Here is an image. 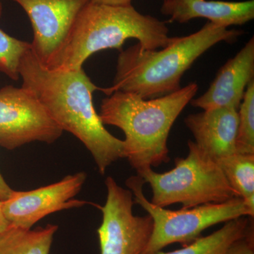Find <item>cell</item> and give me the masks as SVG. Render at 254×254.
Here are the masks:
<instances>
[{
  "instance_id": "obj_18",
  "label": "cell",
  "mask_w": 254,
  "mask_h": 254,
  "mask_svg": "<svg viewBox=\"0 0 254 254\" xmlns=\"http://www.w3.org/2000/svg\"><path fill=\"white\" fill-rule=\"evenodd\" d=\"M30 48L29 43L10 36L0 28V71L14 81L19 79L20 61Z\"/></svg>"
},
{
  "instance_id": "obj_2",
  "label": "cell",
  "mask_w": 254,
  "mask_h": 254,
  "mask_svg": "<svg viewBox=\"0 0 254 254\" xmlns=\"http://www.w3.org/2000/svg\"><path fill=\"white\" fill-rule=\"evenodd\" d=\"M242 34L208 21L199 31L175 37L159 50L143 49L137 43L120 51L113 85L100 90L107 95L115 91L134 93L143 99L170 94L182 88V76L207 50L220 42H235Z\"/></svg>"
},
{
  "instance_id": "obj_19",
  "label": "cell",
  "mask_w": 254,
  "mask_h": 254,
  "mask_svg": "<svg viewBox=\"0 0 254 254\" xmlns=\"http://www.w3.org/2000/svg\"><path fill=\"white\" fill-rule=\"evenodd\" d=\"M223 254H254L253 222H251L245 236L233 242Z\"/></svg>"
},
{
  "instance_id": "obj_17",
  "label": "cell",
  "mask_w": 254,
  "mask_h": 254,
  "mask_svg": "<svg viewBox=\"0 0 254 254\" xmlns=\"http://www.w3.org/2000/svg\"><path fill=\"white\" fill-rule=\"evenodd\" d=\"M237 113L236 153L254 154V80L247 86Z\"/></svg>"
},
{
  "instance_id": "obj_4",
  "label": "cell",
  "mask_w": 254,
  "mask_h": 254,
  "mask_svg": "<svg viewBox=\"0 0 254 254\" xmlns=\"http://www.w3.org/2000/svg\"><path fill=\"white\" fill-rule=\"evenodd\" d=\"M131 38L145 50L165 48L173 40L165 22L141 14L132 5L110 6L90 1L80 11L63 49L48 68L80 69L92 55L111 48L122 51L125 42Z\"/></svg>"
},
{
  "instance_id": "obj_10",
  "label": "cell",
  "mask_w": 254,
  "mask_h": 254,
  "mask_svg": "<svg viewBox=\"0 0 254 254\" xmlns=\"http://www.w3.org/2000/svg\"><path fill=\"white\" fill-rule=\"evenodd\" d=\"M86 177V173L80 172L36 190H14L7 199L2 201L5 217L10 225L31 230L50 214L83 206L86 201L73 198L79 193Z\"/></svg>"
},
{
  "instance_id": "obj_20",
  "label": "cell",
  "mask_w": 254,
  "mask_h": 254,
  "mask_svg": "<svg viewBox=\"0 0 254 254\" xmlns=\"http://www.w3.org/2000/svg\"><path fill=\"white\" fill-rule=\"evenodd\" d=\"M13 190H14L6 183L4 177L0 173V200L4 201L7 199L11 193H12Z\"/></svg>"
},
{
  "instance_id": "obj_16",
  "label": "cell",
  "mask_w": 254,
  "mask_h": 254,
  "mask_svg": "<svg viewBox=\"0 0 254 254\" xmlns=\"http://www.w3.org/2000/svg\"><path fill=\"white\" fill-rule=\"evenodd\" d=\"M217 162L238 196L254 210V154L235 153Z\"/></svg>"
},
{
  "instance_id": "obj_5",
  "label": "cell",
  "mask_w": 254,
  "mask_h": 254,
  "mask_svg": "<svg viewBox=\"0 0 254 254\" xmlns=\"http://www.w3.org/2000/svg\"><path fill=\"white\" fill-rule=\"evenodd\" d=\"M188 148L186 158L175 159V168L170 171L158 173L149 168L137 172L151 187L152 203L162 208L182 203V208H190L239 197L218 162L191 140L188 141Z\"/></svg>"
},
{
  "instance_id": "obj_15",
  "label": "cell",
  "mask_w": 254,
  "mask_h": 254,
  "mask_svg": "<svg viewBox=\"0 0 254 254\" xmlns=\"http://www.w3.org/2000/svg\"><path fill=\"white\" fill-rule=\"evenodd\" d=\"M251 222L246 216L234 219L225 222L220 230L208 236L198 237L180 250L160 251L155 254H223L233 242L245 236Z\"/></svg>"
},
{
  "instance_id": "obj_14",
  "label": "cell",
  "mask_w": 254,
  "mask_h": 254,
  "mask_svg": "<svg viewBox=\"0 0 254 254\" xmlns=\"http://www.w3.org/2000/svg\"><path fill=\"white\" fill-rule=\"evenodd\" d=\"M58 225L35 230L10 225L0 233V254H49Z\"/></svg>"
},
{
  "instance_id": "obj_7",
  "label": "cell",
  "mask_w": 254,
  "mask_h": 254,
  "mask_svg": "<svg viewBox=\"0 0 254 254\" xmlns=\"http://www.w3.org/2000/svg\"><path fill=\"white\" fill-rule=\"evenodd\" d=\"M105 185V204L96 205L103 213L98 230L100 254H141L151 236L153 219L148 214H133V193L120 187L113 177H107Z\"/></svg>"
},
{
  "instance_id": "obj_13",
  "label": "cell",
  "mask_w": 254,
  "mask_h": 254,
  "mask_svg": "<svg viewBox=\"0 0 254 254\" xmlns=\"http://www.w3.org/2000/svg\"><path fill=\"white\" fill-rule=\"evenodd\" d=\"M160 11L172 21L183 23L193 18H204L218 26L227 28L245 24L254 19V0H164Z\"/></svg>"
},
{
  "instance_id": "obj_22",
  "label": "cell",
  "mask_w": 254,
  "mask_h": 254,
  "mask_svg": "<svg viewBox=\"0 0 254 254\" xmlns=\"http://www.w3.org/2000/svg\"><path fill=\"white\" fill-rule=\"evenodd\" d=\"M10 226V223L5 217L2 208V201L0 200V233L4 232Z\"/></svg>"
},
{
  "instance_id": "obj_3",
  "label": "cell",
  "mask_w": 254,
  "mask_h": 254,
  "mask_svg": "<svg viewBox=\"0 0 254 254\" xmlns=\"http://www.w3.org/2000/svg\"><path fill=\"white\" fill-rule=\"evenodd\" d=\"M198 90V84L193 82L178 91L152 99L115 91L103 100L100 120L104 125L123 130L125 158L136 172L170 161L169 133Z\"/></svg>"
},
{
  "instance_id": "obj_9",
  "label": "cell",
  "mask_w": 254,
  "mask_h": 254,
  "mask_svg": "<svg viewBox=\"0 0 254 254\" xmlns=\"http://www.w3.org/2000/svg\"><path fill=\"white\" fill-rule=\"evenodd\" d=\"M27 14L33 31L31 50L50 68L67 40L78 14L90 0H13Z\"/></svg>"
},
{
  "instance_id": "obj_21",
  "label": "cell",
  "mask_w": 254,
  "mask_h": 254,
  "mask_svg": "<svg viewBox=\"0 0 254 254\" xmlns=\"http://www.w3.org/2000/svg\"><path fill=\"white\" fill-rule=\"evenodd\" d=\"M95 4L110 5V6H126L131 5L132 0H90Z\"/></svg>"
},
{
  "instance_id": "obj_11",
  "label": "cell",
  "mask_w": 254,
  "mask_h": 254,
  "mask_svg": "<svg viewBox=\"0 0 254 254\" xmlns=\"http://www.w3.org/2000/svg\"><path fill=\"white\" fill-rule=\"evenodd\" d=\"M254 78V38L252 37L219 70L208 91L190 100V104L203 110L226 108L238 111L247 87Z\"/></svg>"
},
{
  "instance_id": "obj_8",
  "label": "cell",
  "mask_w": 254,
  "mask_h": 254,
  "mask_svg": "<svg viewBox=\"0 0 254 254\" xmlns=\"http://www.w3.org/2000/svg\"><path fill=\"white\" fill-rule=\"evenodd\" d=\"M63 130L31 91L6 86L0 88V145L14 150L31 142L52 143Z\"/></svg>"
},
{
  "instance_id": "obj_6",
  "label": "cell",
  "mask_w": 254,
  "mask_h": 254,
  "mask_svg": "<svg viewBox=\"0 0 254 254\" xmlns=\"http://www.w3.org/2000/svg\"><path fill=\"white\" fill-rule=\"evenodd\" d=\"M144 184L138 175L130 177L126 182L135 203L141 205L153 219L151 236L141 254H155L175 243L189 245L200 237L205 230L217 224L244 216L254 218V209L240 197L223 203H207L178 210L162 208L147 199L143 193Z\"/></svg>"
},
{
  "instance_id": "obj_1",
  "label": "cell",
  "mask_w": 254,
  "mask_h": 254,
  "mask_svg": "<svg viewBox=\"0 0 254 254\" xmlns=\"http://www.w3.org/2000/svg\"><path fill=\"white\" fill-rule=\"evenodd\" d=\"M18 73L22 79L21 86L36 97L55 123L89 150L102 175L112 164L125 158V142L105 128L95 109L93 93L100 88L83 68L45 67L30 48L21 58Z\"/></svg>"
},
{
  "instance_id": "obj_12",
  "label": "cell",
  "mask_w": 254,
  "mask_h": 254,
  "mask_svg": "<svg viewBox=\"0 0 254 254\" xmlns=\"http://www.w3.org/2000/svg\"><path fill=\"white\" fill-rule=\"evenodd\" d=\"M238 113L220 108L191 114L185 123L200 150L215 161L236 153Z\"/></svg>"
},
{
  "instance_id": "obj_23",
  "label": "cell",
  "mask_w": 254,
  "mask_h": 254,
  "mask_svg": "<svg viewBox=\"0 0 254 254\" xmlns=\"http://www.w3.org/2000/svg\"><path fill=\"white\" fill-rule=\"evenodd\" d=\"M2 12H3L2 3H1V0H0V18H1V16H2Z\"/></svg>"
}]
</instances>
